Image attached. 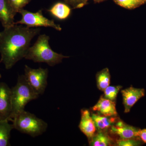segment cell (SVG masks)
I'll return each mask as SVG.
<instances>
[{
  "label": "cell",
  "mask_w": 146,
  "mask_h": 146,
  "mask_svg": "<svg viewBox=\"0 0 146 146\" xmlns=\"http://www.w3.org/2000/svg\"><path fill=\"white\" fill-rule=\"evenodd\" d=\"M16 14L11 8L9 0H0V22L4 28L15 25L14 17Z\"/></svg>",
  "instance_id": "12"
},
{
  "label": "cell",
  "mask_w": 146,
  "mask_h": 146,
  "mask_svg": "<svg viewBox=\"0 0 146 146\" xmlns=\"http://www.w3.org/2000/svg\"><path fill=\"white\" fill-rule=\"evenodd\" d=\"M96 78L97 87L100 91H104L110 83V75L108 68H105L97 73Z\"/></svg>",
  "instance_id": "17"
},
{
  "label": "cell",
  "mask_w": 146,
  "mask_h": 146,
  "mask_svg": "<svg viewBox=\"0 0 146 146\" xmlns=\"http://www.w3.org/2000/svg\"><path fill=\"white\" fill-rule=\"evenodd\" d=\"M94 1L96 2H101L103 1H105V0H94Z\"/></svg>",
  "instance_id": "24"
},
{
  "label": "cell",
  "mask_w": 146,
  "mask_h": 146,
  "mask_svg": "<svg viewBox=\"0 0 146 146\" xmlns=\"http://www.w3.org/2000/svg\"><path fill=\"white\" fill-rule=\"evenodd\" d=\"M115 140L108 131H97L89 140V144L91 146H114Z\"/></svg>",
  "instance_id": "14"
},
{
  "label": "cell",
  "mask_w": 146,
  "mask_h": 146,
  "mask_svg": "<svg viewBox=\"0 0 146 146\" xmlns=\"http://www.w3.org/2000/svg\"><path fill=\"white\" fill-rule=\"evenodd\" d=\"M122 95L123 104L124 106L125 113H128L131 108L140 99L145 96L144 89H139L130 86L121 91Z\"/></svg>",
  "instance_id": "9"
},
{
  "label": "cell",
  "mask_w": 146,
  "mask_h": 146,
  "mask_svg": "<svg viewBox=\"0 0 146 146\" xmlns=\"http://www.w3.org/2000/svg\"><path fill=\"white\" fill-rule=\"evenodd\" d=\"M11 121L13 122L14 129L33 137L42 135L48 126L44 121L25 110L16 115Z\"/></svg>",
  "instance_id": "4"
},
{
  "label": "cell",
  "mask_w": 146,
  "mask_h": 146,
  "mask_svg": "<svg viewBox=\"0 0 146 146\" xmlns=\"http://www.w3.org/2000/svg\"><path fill=\"white\" fill-rule=\"evenodd\" d=\"M116 4L128 9L138 7L146 2V0H113Z\"/></svg>",
  "instance_id": "18"
},
{
  "label": "cell",
  "mask_w": 146,
  "mask_h": 146,
  "mask_svg": "<svg viewBox=\"0 0 146 146\" xmlns=\"http://www.w3.org/2000/svg\"><path fill=\"white\" fill-rule=\"evenodd\" d=\"M122 88L121 86H108L104 92V98L112 101L116 102L118 93Z\"/></svg>",
  "instance_id": "19"
},
{
  "label": "cell",
  "mask_w": 146,
  "mask_h": 146,
  "mask_svg": "<svg viewBox=\"0 0 146 146\" xmlns=\"http://www.w3.org/2000/svg\"><path fill=\"white\" fill-rule=\"evenodd\" d=\"M115 102L101 96L96 104L92 107V110L94 112L103 116L117 117Z\"/></svg>",
  "instance_id": "11"
},
{
  "label": "cell",
  "mask_w": 146,
  "mask_h": 146,
  "mask_svg": "<svg viewBox=\"0 0 146 146\" xmlns=\"http://www.w3.org/2000/svg\"><path fill=\"white\" fill-rule=\"evenodd\" d=\"M41 29L14 25L0 32V63L9 70L19 60L25 58L31 42L39 34Z\"/></svg>",
  "instance_id": "1"
},
{
  "label": "cell",
  "mask_w": 146,
  "mask_h": 146,
  "mask_svg": "<svg viewBox=\"0 0 146 146\" xmlns=\"http://www.w3.org/2000/svg\"><path fill=\"white\" fill-rule=\"evenodd\" d=\"M9 121L7 119H0V146L10 145L11 132L14 127Z\"/></svg>",
  "instance_id": "15"
},
{
  "label": "cell",
  "mask_w": 146,
  "mask_h": 146,
  "mask_svg": "<svg viewBox=\"0 0 146 146\" xmlns=\"http://www.w3.org/2000/svg\"><path fill=\"white\" fill-rule=\"evenodd\" d=\"M18 13L22 15V18L16 22L15 25H25L29 28L50 27L58 31L62 29L60 26L56 24L53 20H49L43 16L42 10L33 13L23 9Z\"/></svg>",
  "instance_id": "5"
},
{
  "label": "cell",
  "mask_w": 146,
  "mask_h": 146,
  "mask_svg": "<svg viewBox=\"0 0 146 146\" xmlns=\"http://www.w3.org/2000/svg\"><path fill=\"white\" fill-rule=\"evenodd\" d=\"M49 40V36L46 35H39L34 44L29 48L25 58L53 67L62 62L63 58L69 57L54 51L50 46Z\"/></svg>",
  "instance_id": "2"
},
{
  "label": "cell",
  "mask_w": 146,
  "mask_h": 146,
  "mask_svg": "<svg viewBox=\"0 0 146 146\" xmlns=\"http://www.w3.org/2000/svg\"><path fill=\"white\" fill-rule=\"evenodd\" d=\"M12 111L11 89L4 82L0 83V119L10 121Z\"/></svg>",
  "instance_id": "8"
},
{
  "label": "cell",
  "mask_w": 146,
  "mask_h": 146,
  "mask_svg": "<svg viewBox=\"0 0 146 146\" xmlns=\"http://www.w3.org/2000/svg\"><path fill=\"white\" fill-rule=\"evenodd\" d=\"M11 91L12 111L10 121L25 110V107L29 102L36 99L39 96L32 89L24 75L19 76L17 84L11 89Z\"/></svg>",
  "instance_id": "3"
},
{
  "label": "cell",
  "mask_w": 146,
  "mask_h": 146,
  "mask_svg": "<svg viewBox=\"0 0 146 146\" xmlns=\"http://www.w3.org/2000/svg\"><path fill=\"white\" fill-rule=\"evenodd\" d=\"M48 11L58 19L64 20L70 16L71 9L65 4L59 2L55 4Z\"/></svg>",
  "instance_id": "16"
},
{
  "label": "cell",
  "mask_w": 146,
  "mask_h": 146,
  "mask_svg": "<svg viewBox=\"0 0 146 146\" xmlns=\"http://www.w3.org/2000/svg\"><path fill=\"white\" fill-rule=\"evenodd\" d=\"M80 129L89 140L96 132L95 122L88 110H81V119L79 125Z\"/></svg>",
  "instance_id": "10"
},
{
  "label": "cell",
  "mask_w": 146,
  "mask_h": 146,
  "mask_svg": "<svg viewBox=\"0 0 146 146\" xmlns=\"http://www.w3.org/2000/svg\"><path fill=\"white\" fill-rule=\"evenodd\" d=\"M1 74H0V78H1Z\"/></svg>",
  "instance_id": "25"
},
{
  "label": "cell",
  "mask_w": 146,
  "mask_h": 146,
  "mask_svg": "<svg viewBox=\"0 0 146 146\" xmlns=\"http://www.w3.org/2000/svg\"><path fill=\"white\" fill-rule=\"evenodd\" d=\"M68 4L72 6L73 8H80L87 3L89 0H64Z\"/></svg>",
  "instance_id": "22"
},
{
  "label": "cell",
  "mask_w": 146,
  "mask_h": 146,
  "mask_svg": "<svg viewBox=\"0 0 146 146\" xmlns=\"http://www.w3.org/2000/svg\"><path fill=\"white\" fill-rule=\"evenodd\" d=\"M31 0H9L11 8L15 13H17L22 10Z\"/></svg>",
  "instance_id": "21"
},
{
  "label": "cell",
  "mask_w": 146,
  "mask_h": 146,
  "mask_svg": "<svg viewBox=\"0 0 146 146\" xmlns=\"http://www.w3.org/2000/svg\"><path fill=\"white\" fill-rule=\"evenodd\" d=\"M144 143L141 140L140 137L136 138H129L124 140L116 139L115 146H140Z\"/></svg>",
  "instance_id": "20"
},
{
  "label": "cell",
  "mask_w": 146,
  "mask_h": 146,
  "mask_svg": "<svg viewBox=\"0 0 146 146\" xmlns=\"http://www.w3.org/2000/svg\"><path fill=\"white\" fill-rule=\"evenodd\" d=\"M138 136L144 143H146V129H140Z\"/></svg>",
  "instance_id": "23"
},
{
  "label": "cell",
  "mask_w": 146,
  "mask_h": 146,
  "mask_svg": "<svg viewBox=\"0 0 146 146\" xmlns=\"http://www.w3.org/2000/svg\"><path fill=\"white\" fill-rule=\"evenodd\" d=\"M140 129L129 125L119 119L109 129L111 136H116L119 140H124L139 137Z\"/></svg>",
  "instance_id": "7"
},
{
  "label": "cell",
  "mask_w": 146,
  "mask_h": 146,
  "mask_svg": "<svg viewBox=\"0 0 146 146\" xmlns=\"http://www.w3.org/2000/svg\"><path fill=\"white\" fill-rule=\"evenodd\" d=\"M91 115L97 131H108L111 126L119 119L117 117H106L93 112Z\"/></svg>",
  "instance_id": "13"
},
{
  "label": "cell",
  "mask_w": 146,
  "mask_h": 146,
  "mask_svg": "<svg viewBox=\"0 0 146 146\" xmlns=\"http://www.w3.org/2000/svg\"><path fill=\"white\" fill-rule=\"evenodd\" d=\"M48 70L47 68L33 69L25 65L24 75L26 79L32 89L39 96L44 93L48 84Z\"/></svg>",
  "instance_id": "6"
}]
</instances>
